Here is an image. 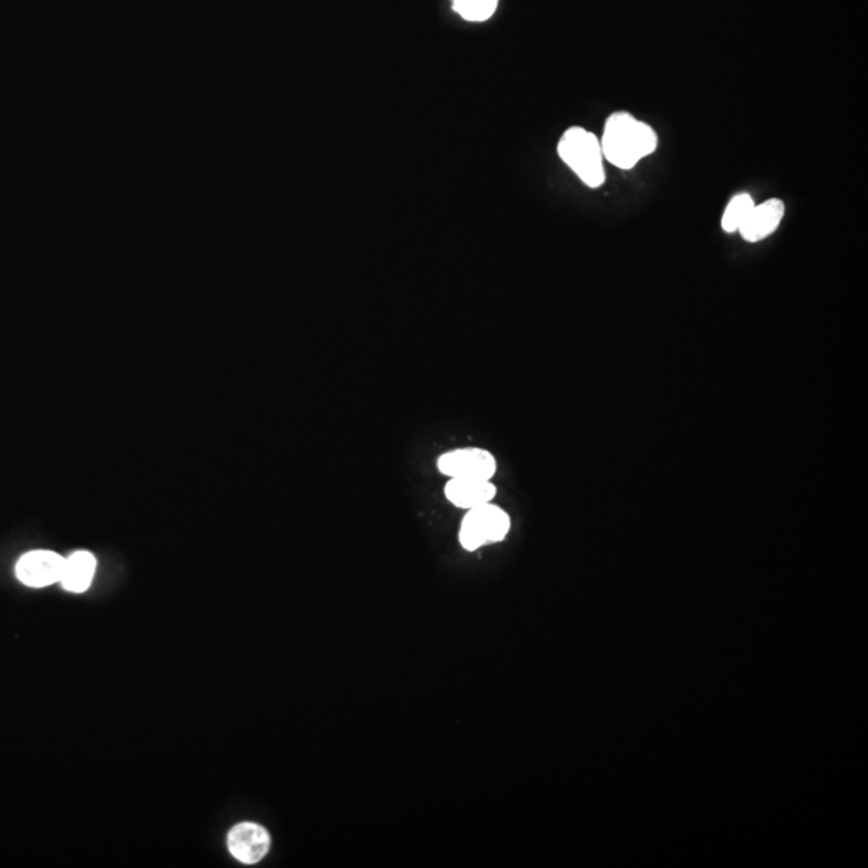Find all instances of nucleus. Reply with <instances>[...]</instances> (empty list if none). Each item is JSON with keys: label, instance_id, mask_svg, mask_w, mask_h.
Returning a JSON list of instances; mask_svg holds the SVG:
<instances>
[{"label": "nucleus", "instance_id": "423d86ee", "mask_svg": "<svg viewBox=\"0 0 868 868\" xmlns=\"http://www.w3.org/2000/svg\"><path fill=\"white\" fill-rule=\"evenodd\" d=\"M227 846L238 862L255 866L268 856L270 835L261 825L252 822L235 825L227 836Z\"/></svg>", "mask_w": 868, "mask_h": 868}, {"label": "nucleus", "instance_id": "f257e3e1", "mask_svg": "<svg viewBox=\"0 0 868 868\" xmlns=\"http://www.w3.org/2000/svg\"><path fill=\"white\" fill-rule=\"evenodd\" d=\"M600 145L608 163L629 170L657 152L658 134L645 121L628 112H617L604 121Z\"/></svg>", "mask_w": 868, "mask_h": 868}, {"label": "nucleus", "instance_id": "9d476101", "mask_svg": "<svg viewBox=\"0 0 868 868\" xmlns=\"http://www.w3.org/2000/svg\"><path fill=\"white\" fill-rule=\"evenodd\" d=\"M754 205L756 203H754L752 195L745 194V192L734 195L728 205L725 206L724 215H722V230L727 234L738 232L740 227L743 226L746 217L752 213Z\"/></svg>", "mask_w": 868, "mask_h": 868}, {"label": "nucleus", "instance_id": "f03ea898", "mask_svg": "<svg viewBox=\"0 0 868 868\" xmlns=\"http://www.w3.org/2000/svg\"><path fill=\"white\" fill-rule=\"evenodd\" d=\"M558 156L587 187L599 188L607 180L600 138L585 127L565 131L558 142Z\"/></svg>", "mask_w": 868, "mask_h": 868}, {"label": "nucleus", "instance_id": "7ed1b4c3", "mask_svg": "<svg viewBox=\"0 0 868 868\" xmlns=\"http://www.w3.org/2000/svg\"><path fill=\"white\" fill-rule=\"evenodd\" d=\"M510 517L507 512L494 504L469 508L462 521L458 540L468 551L482 549L490 544L502 542L510 531Z\"/></svg>", "mask_w": 868, "mask_h": 868}, {"label": "nucleus", "instance_id": "1a4fd4ad", "mask_svg": "<svg viewBox=\"0 0 868 868\" xmlns=\"http://www.w3.org/2000/svg\"><path fill=\"white\" fill-rule=\"evenodd\" d=\"M95 568H97V560H95L91 551H74L70 557L65 558V567H63L60 585L68 592L83 593L92 585Z\"/></svg>", "mask_w": 868, "mask_h": 868}, {"label": "nucleus", "instance_id": "0eeeda50", "mask_svg": "<svg viewBox=\"0 0 868 868\" xmlns=\"http://www.w3.org/2000/svg\"><path fill=\"white\" fill-rule=\"evenodd\" d=\"M786 206L781 198H771V200L754 205L752 213L746 217L743 226L740 227L738 234L748 244H760V241L771 237L772 234L777 232L782 220H784Z\"/></svg>", "mask_w": 868, "mask_h": 868}, {"label": "nucleus", "instance_id": "39448f33", "mask_svg": "<svg viewBox=\"0 0 868 868\" xmlns=\"http://www.w3.org/2000/svg\"><path fill=\"white\" fill-rule=\"evenodd\" d=\"M65 558L51 550H33L24 554L17 564V576L24 586L48 587L62 579Z\"/></svg>", "mask_w": 868, "mask_h": 868}, {"label": "nucleus", "instance_id": "20e7f679", "mask_svg": "<svg viewBox=\"0 0 868 868\" xmlns=\"http://www.w3.org/2000/svg\"><path fill=\"white\" fill-rule=\"evenodd\" d=\"M437 468L451 478L493 479L497 462L486 450L465 447L441 455Z\"/></svg>", "mask_w": 868, "mask_h": 868}, {"label": "nucleus", "instance_id": "9b49d317", "mask_svg": "<svg viewBox=\"0 0 868 868\" xmlns=\"http://www.w3.org/2000/svg\"><path fill=\"white\" fill-rule=\"evenodd\" d=\"M499 0H454L455 12L468 21H486L494 16Z\"/></svg>", "mask_w": 868, "mask_h": 868}, {"label": "nucleus", "instance_id": "6e6552de", "mask_svg": "<svg viewBox=\"0 0 868 868\" xmlns=\"http://www.w3.org/2000/svg\"><path fill=\"white\" fill-rule=\"evenodd\" d=\"M444 493L452 505L469 510L493 502L497 489L490 479L451 478Z\"/></svg>", "mask_w": 868, "mask_h": 868}]
</instances>
